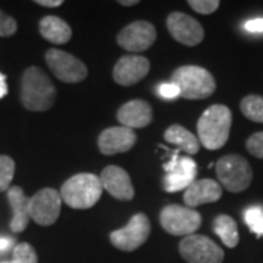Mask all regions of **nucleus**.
Here are the masks:
<instances>
[{"mask_svg": "<svg viewBox=\"0 0 263 263\" xmlns=\"http://www.w3.org/2000/svg\"><path fill=\"white\" fill-rule=\"evenodd\" d=\"M21 101L29 111H47L56 101V88L40 67H28L21 79Z\"/></svg>", "mask_w": 263, "mask_h": 263, "instance_id": "1", "label": "nucleus"}, {"mask_svg": "<svg viewBox=\"0 0 263 263\" xmlns=\"http://www.w3.org/2000/svg\"><path fill=\"white\" fill-rule=\"evenodd\" d=\"M233 114L222 104L208 107L197 122V139L209 151L222 148L230 138Z\"/></svg>", "mask_w": 263, "mask_h": 263, "instance_id": "2", "label": "nucleus"}, {"mask_svg": "<svg viewBox=\"0 0 263 263\" xmlns=\"http://www.w3.org/2000/svg\"><path fill=\"white\" fill-rule=\"evenodd\" d=\"M103 184L92 173H79L66 180L60 189V196L67 206L73 209H89L103 195Z\"/></svg>", "mask_w": 263, "mask_h": 263, "instance_id": "3", "label": "nucleus"}, {"mask_svg": "<svg viewBox=\"0 0 263 263\" xmlns=\"http://www.w3.org/2000/svg\"><path fill=\"white\" fill-rule=\"evenodd\" d=\"M173 82L179 86L180 97L186 100H203L215 92L212 73L200 66H181L174 70Z\"/></svg>", "mask_w": 263, "mask_h": 263, "instance_id": "4", "label": "nucleus"}, {"mask_svg": "<svg viewBox=\"0 0 263 263\" xmlns=\"http://www.w3.org/2000/svg\"><path fill=\"white\" fill-rule=\"evenodd\" d=\"M215 167L218 180L231 193L246 190L253 180V170L241 155H224L218 160Z\"/></svg>", "mask_w": 263, "mask_h": 263, "instance_id": "5", "label": "nucleus"}, {"mask_svg": "<svg viewBox=\"0 0 263 263\" xmlns=\"http://www.w3.org/2000/svg\"><path fill=\"white\" fill-rule=\"evenodd\" d=\"M160 222L171 235H192L202 224V216L195 209L181 205H167L161 211Z\"/></svg>", "mask_w": 263, "mask_h": 263, "instance_id": "6", "label": "nucleus"}, {"mask_svg": "<svg viewBox=\"0 0 263 263\" xmlns=\"http://www.w3.org/2000/svg\"><path fill=\"white\" fill-rule=\"evenodd\" d=\"M181 257L189 263H222L224 252L206 235L192 234L179 245Z\"/></svg>", "mask_w": 263, "mask_h": 263, "instance_id": "7", "label": "nucleus"}, {"mask_svg": "<svg viewBox=\"0 0 263 263\" xmlns=\"http://www.w3.org/2000/svg\"><path fill=\"white\" fill-rule=\"evenodd\" d=\"M46 63L51 70V73L59 81L66 84H78L88 76V69L84 62H81L79 59H76L75 56L66 53L63 50H57V48L47 50Z\"/></svg>", "mask_w": 263, "mask_h": 263, "instance_id": "8", "label": "nucleus"}, {"mask_svg": "<svg viewBox=\"0 0 263 263\" xmlns=\"http://www.w3.org/2000/svg\"><path fill=\"white\" fill-rule=\"evenodd\" d=\"M151 234V224L145 214H136L120 230H116L110 234L111 245L122 252H133L139 249Z\"/></svg>", "mask_w": 263, "mask_h": 263, "instance_id": "9", "label": "nucleus"}, {"mask_svg": "<svg viewBox=\"0 0 263 263\" xmlns=\"http://www.w3.org/2000/svg\"><path fill=\"white\" fill-rule=\"evenodd\" d=\"M62 196L54 189H41L29 197V216L38 226H51L57 221L62 211Z\"/></svg>", "mask_w": 263, "mask_h": 263, "instance_id": "10", "label": "nucleus"}, {"mask_svg": "<svg viewBox=\"0 0 263 263\" xmlns=\"http://www.w3.org/2000/svg\"><path fill=\"white\" fill-rule=\"evenodd\" d=\"M196 162L187 157H179V154L174 152L171 160L165 164L164 189L168 193L186 190L193 181H196Z\"/></svg>", "mask_w": 263, "mask_h": 263, "instance_id": "11", "label": "nucleus"}, {"mask_svg": "<svg viewBox=\"0 0 263 263\" xmlns=\"http://www.w3.org/2000/svg\"><path fill=\"white\" fill-rule=\"evenodd\" d=\"M157 29L146 21H135L119 32L117 44L132 53L145 51L155 43Z\"/></svg>", "mask_w": 263, "mask_h": 263, "instance_id": "12", "label": "nucleus"}, {"mask_svg": "<svg viewBox=\"0 0 263 263\" xmlns=\"http://www.w3.org/2000/svg\"><path fill=\"white\" fill-rule=\"evenodd\" d=\"M167 28L171 37L180 44H184L189 47H193L202 43L205 37L203 27L197 22L196 19L189 16L181 12H173L167 18Z\"/></svg>", "mask_w": 263, "mask_h": 263, "instance_id": "13", "label": "nucleus"}, {"mask_svg": "<svg viewBox=\"0 0 263 263\" xmlns=\"http://www.w3.org/2000/svg\"><path fill=\"white\" fill-rule=\"evenodd\" d=\"M149 60L138 54L123 56L113 69V79L122 86H132L142 81L149 72Z\"/></svg>", "mask_w": 263, "mask_h": 263, "instance_id": "14", "label": "nucleus"}, {"mask_svg": "<svg viewBox=\"0 0 263 263\" xmlns=\"http://www.w3.org/2000/svg\"><path fill=\"white\" fill-rule=\"evenodd\" d=\"M136 143V133L124 126H114L101 132L98 148L104 155H116L130 151Z\"/></svg>", "mask_w": 263, "mask_h": 263, "instance_id": "15", "label": "nucleus"}, {"mask_svg": "<svg viewBox=\"0 0 263 263\" xmlns=\"http://www.w3.org/2000/svg\"><path fill=\"white\" fill-rule=\"evenodd\" d=\"M101 184L104 190L119 200H132L135 196V187L132 184L130 176L126 170L117 165H108L101 171Z\"/></svg>", "mask_w": 263, "mask_h": 263, "instance_id": "16", "label": "nucleus"}, {"mask_svg": "<svg viewBox=\"0 0 263 263\" xmlns=\"http://www.w3.org/2000/svg\"><path fill=\"white\" fill-rule=\"evenodd\" d=\"M222 196L221 184L212 179H202L193 181L183 195V200L187 208H196L205 203H212Z\"/></svg>", "mask_w": 263, "mask_h": 263, "instance_id": "17", "label": "nucleus"}, {"mask_svg": "<svg viewBox=\"0 0 263 263\" xmlns=\"http://www.w3.org/2000/svg\"><path fill=\"white\" fill-rule=\"evenodd\" d=\"M117 120L129 129H141L152 122V108L143 100H132L123 104L117 111Z\"/></svg>", "mask_w": 263, "mask_h": 263, "instance_id": "18", "label": "nucleus"}, {"mask_svg": "<svg viewBox=\"0 0 263 263\" xmlns=\"http://www.w3.org/2000/svg\"><path fill=\"white\" fill-rule=\"evenodd\" d=\"M8 200L12 208L13 216L10 219V230L13 233H22L28 227L29 219V197L19 186H10L8 190Z\"/></svg>", "mask_w": 263, "mask_h": 263, "instance_id": "19", "label": "nucleus"}, {"mask_svg": "<svg viewBox=\"0 0 263 263\" xmlns=\"http://www.w3.org/2000/svg\"><path fill=\"white\" fill-rule=\"evenodd\" d=\"M40 34L53 44H65L72 38V28L59 16H44L40 21Z\"/></svg>", "mask_w": 263, "mask_h": 263, "instance_id": "20", "label": "nucleus"}, {"mask_svg": "<svg viewBox=\"0 0 263 263\" xmlns=\"http://www.w3.org/2000/svg\"><path fill=\"white\" fill-rule=\"evenodd\" d=\"M164 139L174 145L179 151L186 152L187 155H196L200 151V142L196 135L189 132L186 127L180 124H173L164 133Z\"/></svg>", "mask_w": 263, "mask_h": 263, "instance_id": "21", "label": "nucleus"}, {"mask_svg": "<svg viewBox=\"0 0 263 263\" xmlns=\"http://www.w3.org/2000/svg\"><path fill=\"white\" fill-rule=\"evenodd\" d=\"M214 231L215 234L222 240V243L233 249L238 245L240 235H238V228L237 222L230 215H218L214 219Z\"/></svg>", "mask_w": 263, "mask_h": 263, "instance_id": "22", "label": "nucleus"}, {"mask_svg": "<svg viewBox=\"0 0 263 263\" xmlns=\"http://www.w3.org/2000/svg\"><path fill=\"white\" fill-rule=\"evenodd\" d=\"M240 110L249 120L263 123V97H260V95H247L240 103Z\"/></svg>", "mask_w": 263, "mask_h": 263, "instance_id": "23", "label": "nucleus"}, {"mask_svg": "<svg viewBox=\"0 0 263 263\" xmlns=\"http://www.w3.org/2000/svg\"><path fill=\"white\" fill-rule=\"evenodd\" d=\"M15 176V161L8 155H0V192H8Z\"/></svg>", "mask_w": 263, "mask_h": 263, "instance_id": "24", "label": "nucleus"}, {"mask_svg": "<svg viewBox=\"0 0 263 263\" xmlns=\"http://www.w3.org/2000/svg\"><path fill=\"white\" fill-rule=\"evenodd\" d=\"M245 221L250 231L256 235H263V208L250 206L245 211Z\"/></svg>", "mask_w": 263, "mask_h": 263, "instance_id": "25", "label": "nucleus"}, {"mask_svg": "<svg viewBox=\"0 0 263 263\" xmlns=\"http://www.w3.org/2000/svg\"><path fill=\"white\" fill-rule=\"evenodd\" d=\"M12 263H38V256L35 249L28 243H19L13 249Z\"/></svg>", "mask_w": 263, "mask_h": 263, "instance_id": "26", "label": "nucleus"}, {"mask_svg": "<svg viewBox=\"0 0 263 263\" xmlns=\"http://www.w3.org/2000/svg\"><path fill=\"white\" fill-rule=\"evenodd\" d=\"M187 3L189 6L195 12L202 13V15L214 13L219 8V2L218 0H189Z\"/></svg>", "mask_w": 263, "mask_h": 263, "instance_id": "27", "label": "nucleus"}, {"mask_svg": "<svg viewBox=\"0 0 263 263\" xmlns=\"http://www.w3.org/2000/svg\"><path fill=\"white\" fill-rule=\"evenodd\" d=\"M246 148L253 157L263 160V132L253 133L246 142Z\"/></svg>", "mask_w": 263, "mask_h": 263, "instance_id": "28", "label": "nucleus"}, {"mask_svg": "<svg viewBox=\"0 0 263 263\" xmlns=\"http://www.w3.org/2000/svg\"><path fill=\"white\" fill-rule=\"evenodd\" d=\"M16 29H18L16 21L0 9V37H10L16 32Z\"/></svg>", "mask_w": 263, "mask_h": 263, "instance_id": "29", "label": "nucleus"}, {"mask_svg": "<svg viewBox=\"0 0 263 263\" xmlns=\"http://www.w3.org/2000/svg\"><path fill=\"white\" fill-rule=\"evenodd\" d=\"M158 95L165 100H176L180 97V89L174 82H165L158 86Z\"/></svg>", "mask_w": 263, "mask_h": 263, "instance_id": "30", "label": "nucleus"}, {"mask_svg": "<svg viewBox=\"0 0 263 263\" xmlns=\"http://www.w3.org/2000/svg\"><path fill=\"white\" fill-rule=\"evenodd\" d=\"M245 29L249 32H263V18H254L247 21Z\"/></svg>", "mask_w": 263, "mask_h": 263, "instance_id": "31", "label": "nucleus"}, {"mask_svg": "<svg viewBox=\"0 0 263 263\" xmlns=\"http://www.w3.org/2000/svg\"><path fill=\"white\" fill-rule=\"evenodd\" d=\"M35 3L44 8H59L63 5V0H35Z\"/></svg>", "mask_w": 263, "mask_h": 263, "instance_id": "32", "label": "nucleus"}, {"mask_svg": "<svg viewBox=\"0 0 263 263\" xmlns=\"http://www.w3.org/2000/svg\"><path fill=\"white\" fill-rule=\"evenodd\" d=\"M8 95V84H6V78L5 75L0 72V100L3 98V97H6Z\"/></svg>", "mask_w": 263, "mask_h": 263, "instance_id": "33", "label": "nucleus"}, {"mask_svg": "<svg viewBox=\"0 0 263 263\" xmlns=\"http://www.w3.org/2000/svg\"><path fill=\"white\" fill-rule=\"evenodd\" d=\"M12 246H13V241H12L10 238H5V237L0 238V252L9 250Z\"/></svg>", "mask_w": 263, "mask_h": 263, "instance_id": "34", "label": "nucleus"}, {"mask_svg": "<svg viewBox=\"0 0 263 263\" xmlns=\"http://www.w3.org/2000/svg\"><path fill=\"white\" fill-rule=\"evenodd\" d=\"M119 3L123 5V6H135V5H138L139 2H138V0H120Z\"/></svg>", "mask_w": 263, "mask_h": 263, "instance_id": "35", "label": "nucleus"}, {"mask_svg": "<svg viewBox=\"0 0 263 263\" xmlns=\"http://www.w3.org/2000/svg\"><path fill=\"white\" fill-rule=\"evenodd\" d=\"M3 263H12V262H3Z\"/></svg>", "mask_w": 263, "mask_h": 263, "instance_id": "36", "label": "nucleus"}]
</instances>
